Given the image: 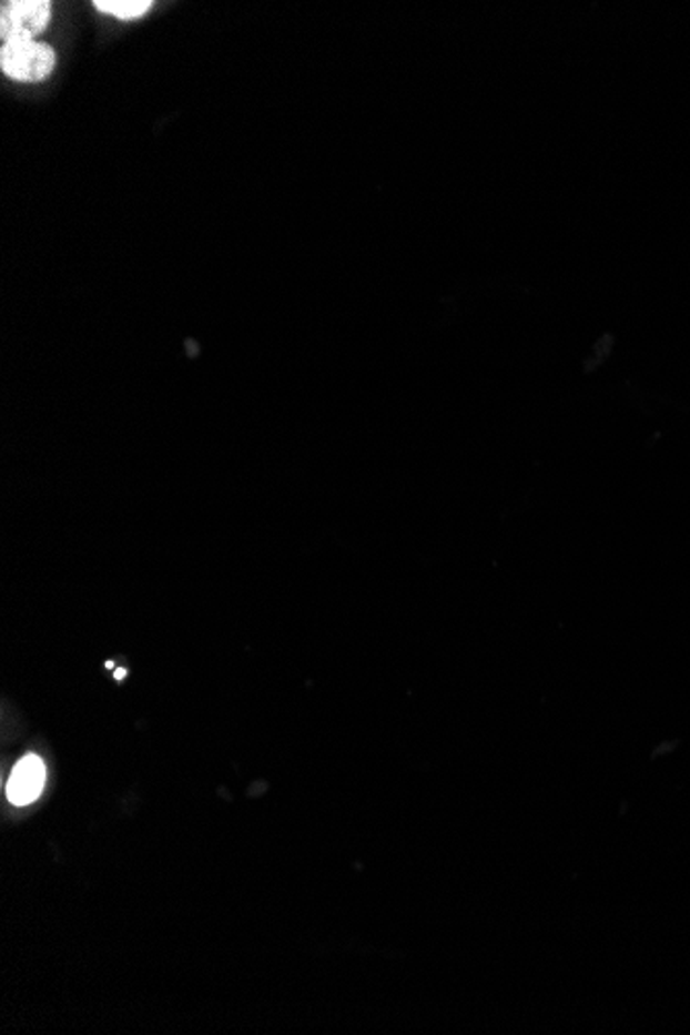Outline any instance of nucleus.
<instances>
[{
	"instance_id": "1",
	"label": "nucleus",
	"mask_w": 690,
	"mask_h": 1035,
	"mask_svg": "<svg viewBox=\"0 0 690 1035\" xmlns=\"http://www.w3.org/2000/svg\"><path fill=\"white\" fill-rule=\"evenodd\" d=\"M48 0H13L2 2L0 11V38L2 45L33 42L35 35L45 30L50 21Z\"/></svg>"
},
{
	"instance_id": "2",
	"label": "nucleus",
	"mask_w": 690,
	"mask_h": 1035,
	"mask_svg": "<svg viewBox=\"0 0 690 1035\" xmlns=\"http://www.w3.org/2000/svg\"><path fill=\"white\" fill-rule=\"evenodd\" d=\"M57 62L54 50L42 42H19V44L2 45L0 50V67L4 75L35 83L52 73Z\"/></svg>"
},
{
	"instance_id": "3",
	"label": "nucleus",
	"mask_w": 690,
	"mask_h": 1035,
	"mask_svg": "<svg viewBox=\"0 0 690 1035\" xmlns=\"http://www.w3.org/2000/svg\"><path fill=\"white\" fill-rule=\"evenodd\" d=\"M45 783L44 761L35 754H26L11 771L7 783V795L16 806H28L38 800Z\"/></svg>"
},
{
	"instance_id": "4",
	"label": "nucleus",
	"mask_w": 690,
	"mask_h": 1035,
	"mask_svg": "<svg viewBox=\"0 0 690 1035\" xmlns=\"http://www.w3.org/2000/svg\"><path fill=\"white\" fill-rule=\"evenodd\" d=\"M95 9L122 21H131V19L145 16L151 9V2L150 0H98Z\"/></svg>"
},
{
	"instance_id": "5",
	"label": "nucleus",
	"mask_w": 690,
	"mask_h": 1035,
	"mask_svg": "<svg viewBox=\"0 0 690 1035\" xmlns=\"http://www.w3.org/2000/svg\"><path fill=\"white\" fill-rule=\"evenodd\" d=\"M124 676H126V670H116V678H119V680L124 678Z\"/></svg>"
}]
</instances>
